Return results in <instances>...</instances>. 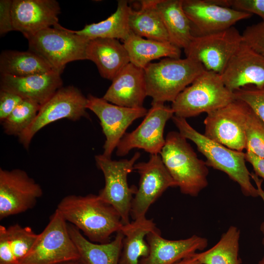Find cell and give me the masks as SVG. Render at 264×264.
<instances>
[{
	"label": "cell",
	"instance_id": "42",
	"mask_svg": "<svg viewBox=\"0 0 264 264\" xmlns=\"http://www.w3.org/2000/svg\"><path fill=\"white\" fill-rule=\"evenodd\" d=\"M61 264H85L84 263H83L80 259L77 260H74V261H68Z\"/></svg>",
	"mask_w": 264,
	"mask_h": 264
},
{
	"label": "cell",
	"instance_id": "27",
	"mask_svg": "<svg viewBox=\"0 0 264 264\" xmlns=\"http://www.w3.org/2000/svg\"><path fill=\"white\" fill-rule=\"evenodd\" d=\"M132 10L127 0H118L116 11L106 20L87 24L81 30L71 31L89 40L103 38L124 41L131 32L129 17Z\"/></svg>",
	"mask_w": 264,
	"mask_h": 264
},
{
	"label": "cell",
	"instance_id": "24",
	"mask_svg": "<svg viewBox=\"0 0 264 264\" xmlns=\"http://www.w3.org/2000/svg\"><path fill=\"white\" fill-rule=\"evenodd\" d=\"M123 42L130 63L142 69L154 60L163 57L180 58L181 55V49L169 42L146 39L132 31Z\"/></svg>",
	"mask_w": 264,
	"mask_h": 264
},
{
	"label": "cell",
	"instance_id": "17",
	"mask_svg": "<svg viewBox=\"0 0 264 264\" xmlns=\"http://www.w3.org/2000/svg\"><path fill=\"white\" fill-rule=\"evenodd\" d=\"M220 75L233 92L249 86L264 89V56L243 42Z\"/></svg>",
	"mask_w": 264,
	"mask_h": 264
},
{
	"label": "cell",
	"instance_id": "29",
	"mask_svg": "<svg viewBox=\"0 0 264 264\" xmlns=\"http://www.w3.org/2000/svg\"><path fill=\"white\" fill-rule=\"evenodd\" d=\"M159 1L140 0V9H132L131 12L129 17L130 29L135 35L143 38L169 42L167 32L157 9L156 5Z\"/></svg>",
	"mask_w": 264,
	"mask_h": 264
},
{
	"label": "cell",
	"instance_id": "12",
	"mask_svg": "<svg viewBox=\"0 0 264 264\" xmlns=\"http://www.w3.org/2000/svg\"><path fill=\"white\" fill-rule=\"evenodd\" d=\"M174 115L171 107L164 103H152L141 124L126 133L116 148V154L123 156L134 149L144 150L150 154H159L165 143L164 130L167 122Z\"/></svg>",
	"mask_w": 264,
	"mask_h": 264
},
{
	"label": "cell",
	"instance_id": "39",
	"mask_svg": "<svg viewBox=\"0 0 264 264\" xmlns=\"http://www.w3.org/2000/svg\"><path fill=\"white\" fill-rule=\"evenodd\" d=\"M245 160L252 166L255 174L264 180V158L259 157L250 152L245 153Z\"/></svg>",
	"mask_w": 264,
	"mask_h": 264
},
{
	"label": "cell",
	"instance_id": "10",
	"mask_svg": "<svg viewBox=\"0 0 264 264\" xmlns=\"http://www.w3.org/2000/svg\"><path fill=\"white\" fill-rule=\"evenodd\" d=\"M87 103V98L77 88L62 87L41 106L34 120L19 136L20 142L27 149L35 134L47 125L64 118L76 121L88 117Z\"/></svg>",
	"mask_w": 264,
	"mask_h": 264
},
{
	"label": "cell",
	"instance_id": "37",
	"mask_svg": "<svg viewBox=\"0 0 264 264\" xmlns=\"http://www.w3.org/2000/svg\"><path fill=\"white\" fill-rule=\"evenodd\" d=\"M21 97L11 92L0 90V120L6 118L23 100Z\"/></svg>",
	"mask_w": 264,
	"mask_h": 264
},
{
	"label": "cell",
	"instance_id": "16",
	"mask_svg": "<svg viewBox=\"0 0 264 264\" xmlns=\"http://www.w3.org/2000/svg\"><path fill=\"white\" fill-rule=\"evenodd\" d=\"M87 98V109L98 117L106 136L103 154L111 158L128 127L135 120L145 116L148 110L143 107L131 108L118 106L91 94Z\"/></svg>",
	"mask_w": 264,
	"mask_h": 264
},
{
	"label": "cell",
	"instance_id": "35",
	"mask_svg": "<svg viewBox=\"0 0 264 264\" xmlns=\"http://www.w3.org/2000/svg\"><path fill=\"white\" fill-rule=\"evenodd\" d=\"M243 42L264 56V22L247 26L242 34Z\"/></svg>",
	"mask_w": 264,
	"mask_h": 264
},
{
	"label": "cell",
	"instance_id": "25",
	"mask_svg": "<svg viewBox=\"0 0 264 264\" xmlns=\"http://www.w3.org/2000/svg\"><path fill=\"white\" fill-rule=\"evenodd\" d=\"M39 234L16 223L0 225V264H18L31 250Z\"/></svg>",
	"mask_w": 264,
	"mask_h": 264
},
{
	"label": "cell",
	"instance_id": "41",
	"mask_svg": "<svg viewBox=\"0 0 264 264\" xmlns=\"http://www.w3.org/2000/svg\"><path fill=\"white\" fill-rule=\"evenodd\" d=\"M174 264H201L192 256L185 258Z\"/></svg>",
	"mask_w": 264,
	"mask_h": 264
},
{
	"label": "cell",
	"instance_id": "7",
	"mask_svg": "<svg viewBox=\"0 0 264 264\" xmlns=\"http://www.w3.org/2000/svg\"><path fill=\"white\" fill-rule=\"evenodd\" d=\"M67 224L56 209L31 250L18 264H61L79 260Z\"/></svg>",
	"mask_w": 264,
	"mask_h": 264
},
{
	"label": "cell",
	"instance_id": "28",
	"mask_svg": "<svg viewBox=\"0 0 264 264\" xmlns=\"http://www.w3.org/2000/svg\"><path fill=\"white\" fill-rule=\"evenodd\" d=\"M156 228L153 220L146 217L124 224L121 230L124 238L119 264H139L140 259L149 252L146 237Z\"/></svg>",
	"mask_w": 264,
	"mask_h": 264
},
{
	"label": "cell",
	"instance_id": "6",
	"mask_svg": "<svg viewBox=\"0 0 264 264\" xmlns=\"http://www.w3.org/2000/svg\"><path fill=\"white\" fill-rule=\"evenodd\" d=\"M236 100L220 75L205 70L172 103L174 115L186 119L223 107Z\"/></svg>",
	"mask_w": 264,
	"mask_h": 264
},
{
	"label": "cell",
	"instance_id": "40",
	"mask_svg": "<svg viewBox=\"0 0 264 264\" xmlns=\"http://www.w3.org/2000/svg\"><path fill=\"white\" fill-rule=\"evenodd\" d=\"M251 178L255 183L256 187L258 190L259 197H260L264 202V190L262 187L263 179L259 178L255 173H251ZM260 231L263 234V237L262 240V243L264 246V221L262 222L260 225Z\"/></svg>",
	"mask_w": 264,
	"mask_h": 264
},
{
	"label": "cell",
	"instance_id": "33",
	"mask_svg": "<svg viewBox=\"0 0 264 264\" xmlns=\"http://www.w3.org/2000/svg\"><path fill=\"white\" fill-rule=\"evenodd\" d=\"M245 134L246 151L264 158V123L250 108L247 115Z\"/></svg>",
	"mask_w": 264,
	"mask_h": 264
},
{
	"label": "cell",
	"instance_id": "21",
	"mask_svg": "<svg viewBox=\"0 0 264 264\" xmlns=\"http://www.w3.org/2000/svg\"><path fill=\"white\" fill-rule=\"evenodd\" d=\"M62 85L61 74L54 71L22 77L0 74L1 90L15 93L23 99L34 101L41 106Z\"/></svg>",
	"mask_w": 264,
	"mask_h": 264
},
{
	"label": "cell",
	"instance_id": "19",
	"mask_svg": "<svg viewBox=\"0 0 264 264\" xmlns=\"http://www.w3.org/2000/svg\"><path fill=\"white\" fill-rule=\"evenodd\" d=\"M146 240L149 246L148 255L140 259L139 264H174L192 256L208 245L206 238L196 235L178 240L163 238L157 228L148 233Z\"/></svg>",
	"mask_w": 264,
	"mask_h": 264
},
{
	"label": "cell",
	"instance_id": "36",
	"mask_svg": "<svg viewBox=\"0 0 264 264\" xmlns=\"http://www.w3.org/2000/svg\"><path fill=\"white\" fill-rule=\"evenodd\" d=\"M229 7L260 16L264 22V0H228Z\"/></svg>",
	"mask_w": 264,
	"mask_h": 264
},
{
	"label": "cell",
	"instance_id": "3",
	"mask_svg": "<svg viewBox=\"0 0 264 264\" xmlns=\"http://www.w3.org/2000/svg\"><path fill=\"white\" fill-rule=\"evenodd\" d=\"M179 132H170L159 154L180 192L196 197L208 184V168Z\"/></svg>",
	"mask_w": 264,
	"mask_h": 264
},
{
	"label": "cell",
	"instance_id": "8",
	"mask_svg": "<svg viewBox=\"0 0 264 264\" xmlns=\"http://www.w3.org/2000/svg\"><path fill=\"white\" fill-rule=\"evenodd\" d=\"M140 154L136 152L130 159L113 160L104 154L95 156L97 166L103 173L105 184L98 196L112 206L119 214L123 224L130 222L132 198L137 188L130 187L127 177L134 169L135 162Z\"/></svg>",
	"mask_w": 264,
	"mask_h": 264
},
{
	"label": "cell",
	"instance_id": "20",
	"mask_svg": "<svg viewBox=\"0 0 264 264\" xmlns=\"http://www.w3.org/2000/svg\"><path fill=\"white\" fill-rule=\"evenodd\" d=\"M146 96L144 70L130 63L113 78L102 98L114 105L137 108L143 107Z\"/></svg>",
	"mask_w": 264,
	"mask_h": 264
},
{
	"label": "cell",
	"instance_id": "13",
	"mask_svg": "<svg viewBox=\"0 0 264 264\" xmlns=\"http://www.w3.org/2000/svg\"><path fill=\"white\" fill-rule=\"evenodd\" d=\"M133 169L140 176L131 208V216L134 220L145 217L151 205L167 189L176 187V184L159 154H151L148 161L135 164Z\"/></svg>",
	"mask_w": 264,
	"mask_h": 264
},
{
	"label": "cell",
	"instance_id": "43",
	"mask_svg": "<svg viewBox=\"0 0 264 264\" xmlns=\"http://www.w3.org/2000/svg\"><path fill=\"white\" fill-rule=\"evenodd\" d=\"M258 264H264V256L261 259V260L259 262Z\"/></svg>",
	"mask_w": 264,
	"mask_h": 264
},
{
	"label": "cell",
	"instance_id": "14",
	"mask_svg": "<svg viewBox=\"0 0 264 264\" xmlns=\"http://www.w3.org/2000/svg\"><path fill=\"white\" fill-rule=\"evenodd\" d=\"M43 195L41 186L24 171L0 169V220L33 208Z\"/></svg>",
	"mask_w": 264,
	"mask_h": 264
},
{
	"label": "cell",
	"instance_id": "4",
	"mask_svg": "<svg viewBox=\"0 0 264 264\" xmlns=\"http://www.w3.org/2000/svg\"><path fill=\"white\" fill-rule=\"evenodd\" d=\"M147 96L152 103H172L178 95L205 70L188 58H165L151 63L144 69Z\"/></svg>",
	"mask_w": 264,
	"mask_h": 264
},
{
	"label": "cell",
	"instance_id": "2",
	"mask_svg": "<svg viewBox=\"0 0 264 264\" xmlns=\"http://www.w3.org/2000/svg\"><path fill=\"white\" fill-rule=\"evenodd\" d=\"M172 119L179 133L193 142L205 157L208 167L225 173L239 184L244 196L259 197L256 187L251 181V173L245 164L244 153L230 149L210 139L194 129L185 118L174 115Z\"/></svg>",
	"mask_w": 264,
	"mask_h": 264
},
{
	"label": "cell",
	"instance_id": "38",
	"mask_svg": "<svg viewBox=\"0 0 264 264\" xmlns=\"http://www.w3.org/2000/svg\"><path fill=\"white\" fill-rule=\"evenodd\" d=\"M11 0H0V35L14 30L12 16Z\"/></svg>",
	"mask_w": 264,
	"mask_h": 264
},
{
	"label": "cell",
	"instance_id": "34",
	"mask_svg": "<svg viewBox=\"0 0 264 264\" xmlns=\"http://www.w3.org/2000/svg\"><path fill=\"white\" fill-rule=\"evenodd\" d=\"M234 93L236 99L246 103L264 123V89L245 88Z\"/></svg>",
	"mask_w": 264,
	"mask_h": 264
},
{
	"label": "cell",
	"instance_id": "26",
	"mask_svg": "<svg viewBox=\"0 0 264 264\" xmlns=\"http://www.w3.org/2000/svg\"><path fill=\"white\" fill-rule=\"evenodd\" d=\"M156 7L169 42L184 49L194 35L191 22L183 8L182 0H159Z\"/></svg>",
	"mask_w": 264,
	"mask_h": 264
},
{
	"label": "cell",
	"instance_id": "9",
	"mask_svg": "<svg viewBox=\"0 0 264 264\" xmlns=\"http://www.w3.org/2000/svg\"><path fill=\"white\" fill-rule=\"evenodd\" d=\"M242 42V34L232 26L207 35L193 36L184 52L186 58L200 63L206 70L220 75Z\"/></svg>",
	"mask_w": 264,
	"mask_h": 264
},
{
	"label": "cell",
	"instance_id": "11",
	"mask_svg": "<svg viewBox=\"0 0 264 264\" xmlns=\"http://www.w3.org/2000/svg\"><path fill=\"white\" fill-rule=\"evenodd\" d=\"M249 107L236 99L226 106L210 112L204 120V135L230 149H245V127Z\"/></svg>",
	"mask_w": 264,
	"mask_h": 264
},
{
	"label": "cell",
	"instance_id": "18",
	"mask_svg": "<svg viewBox=\"0 0 264 264\" xmlns=\"http://www.w3.org/2000/svg\"><path fill=\"white\" fill-rule=\"evenodd\" d=\"M11 11L14 30L26 39L58 24L61 13L55 0H13Z\"/></svg>",
	"mask_w": 264,
	"mask_h": 264
},
{
	"label": "cell",
	"instance_id": "30",
	"mask_svg": "<svg viewBox=\"0 0 264 264\" xmlns=\"http://www.w3.org/2000/svg\"><path fill=\"white\" fill-rule=\"evenodd\" d=\"M240 239V229L230 226L213 247L192 256L201 264H242Z\"/></svg>",
	"mask_w": 264,
	"mask_h": 264
},
{
	"label": "cell",
	"instance_id": "22",
	"mask_svg": "<svg viewBox=\"0 0 264 264\" xmlns=\"http://www.w3.org/2000/svg\"><path fill=\"white\" fill-rule=\"evenodd\" d=\"M86 58L95 63L103 78L111 81L130 63L123 44L114 39L89 40L86 50Z\"/></svg>",
	"mask_w": 264,
	"mask_h": 264
},
{
	"label": "cell",
	"instance_id": "15",
	"mask_svg": "<svg viewBox=\"0 0 264 264\" xmlns=\"http://www.w3.org/2000/svg\"><path fill=\"white\" fill-rule=\"evenodd\" d=\"M226 0H182L184 11L197 33L195 36L223 30L252 16L228 7Z\"/></svg>",
	"mask_w": 264,
	"mask_h": 264
},
{
	"label": "cell",
	"instance_id": "5",
	"mask_svg": "<svg viewBox=\"0 0 264 264\" xmlns=\"http://www.w3.org/2000/svg\"><path fill=\"white\" fill-rule=\"evenodd\" d=\"M28 50L42 58L60 74L70 62L87 60L89 40L71 32L59 23L27 38Z\"/></svg>",
	"mask_w": 264,
	"mask_h": 264
},
{
	"label": "cell",
	"instance_id": "32",
	"mask_svg": "<svg viewBox=\"0 0 264 264\" xmlns=\"http://www.w3.org/2000/svg\"><path fill=\"white\" fill-rule=\"evenodd\" d=\"M41 105L28 99L23 100L1 123L7 134L19 136L35 119Z\"/></svg>",
	"mask_w": 264,
	"mask_h": 264
},
{
	"label": "cell",
	"instance_id": "31",
	"mask_svg": "<svg viewBox=\"0 0 264 264\" xmlns=\"http://www.w3.org/2000/svg\"><path fill=\"white\" fill-rule=\"evenodd\" d=\"M52 71L42 58L29 50H4L0 56L1 74L22 77Z\"/></svg>",
	"mask_w": 264,
	"mask_h": 264
},
{
	"label": "cell",
	"instance_id": "1",
	"mask_svg": "<svg viewBox=\"0 0 264 264\" xmlns=\"http://www.w3.org/2000/svg\"><path fill=\"white\" fill-rule=\"evenodd\" d=\"M57 209L67 222L93 242H110L111 235L121 231L124 225L117 210L98 195L67 196L61 199Z\"/></svg>",
	"mask_w": 264,
	"mask_h": 264
},
{
	"label": "cell",
	"instance_id": "23",
	"mask_svg": "<svg viewBox=\"0 0 264 264\" xmlns=\"http://www.w3.org/2000/svg\"><path fill=\"white\" fill-rule=\"evenodd\" d=\"M69 234L85 264H119L124 235L121 231L116 233L111 241L105 243L93 242L84 237L74 225L68 223Z\"/></svg>",
	"mask_w": 264,
	"mask_h": 264
}]
</instances>
